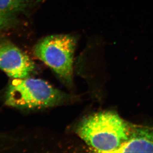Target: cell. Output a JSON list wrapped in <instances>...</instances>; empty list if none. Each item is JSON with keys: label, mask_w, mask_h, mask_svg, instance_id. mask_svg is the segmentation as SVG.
Segmentation results:
<instances>
[{"label": "cell", "mask_w": 153, "mask_h": 153, "mask_svg": "<svg viewBox=\"0 0 153 153\" xmlns=\"http://www.w3.org/2000/svg\"><path fill=\"white\" fill-rule=\"evenodd\" d=\"M116 152L153 153V126H132L128 140Z\"/></svg>", "instance_id": "obj_5"}, {"label": "cell", "mask_w": 153, "mask_h": 153, "mask_svg": "<svg viewBox=\"0 0 153 153\" xmlns=\"http://www.w3.org/2000/svg\"><path fill=\"white\" fill-rule=\"evenodd\" d=\"M29 3V0H0V28L13 22Z\"/></svg>", "instance_id": "obj_6"}, {"label": "cell", "mask_w": 153, "mask_h": 153, "mask_svg": "<svg viewBox=\"0 0 153 153\" xmlns=\"http://www.w3.org/2000/svg\"><path fill=\"white\" fill-rule=\"evenodd\" d=\"M76 46L74 37L69 35H53L39 41L34 53L52 68L66 83H72L73 59Z\"/></svg>", "instance_id": "obj_3"}, {"label": "cell", "mask_w": 153, "mask_h": 153, "mask_svg": "<svg viewBox=\"0 0 153 153\" xmlns=\"http://www.w3.org/2000/svg\"><path fill=\"white\" fill-rule=\"evenodd\" d=\"M5 98L7 105L26 108L59 105L71 99L44 80L29 77L14 79L7 88Z\"/></svg>", "instance_id": "obj_2"}, {"label": "cell", "mask_w": 153, "mask_h": 153, "mask_svg": "<svg viewBox=\"0 0 153 153\" xmlns=\"http://www.w3.org/2000/svg\"><path fill=\"white\" fill-rule=\"evenodd\" d=\"M131 129L118 114L104 111L84 119L78 125L76 133L97 152L114 153L128 140Z\"/></svg>", "instance_id": "obj_1"}, {"label": "cell", "mask_w": 153, "mask_h": 153, "mask_svg": "<svg viewBox=\"0 0 153 153\" xmlns=\"http://www.w3.org/2000/svg\"><path fill=\"white\" fill-rule=\"evenodd\" d=\"M0 69L14 79L29 77L35 65L22 50L8 40L0 43Z\"/></svg>", "instance_id": "obj_4"}]
</instances>
